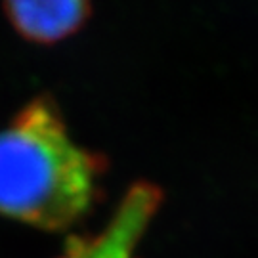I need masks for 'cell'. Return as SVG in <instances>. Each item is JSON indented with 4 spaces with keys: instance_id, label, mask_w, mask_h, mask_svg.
<instances>
[{
    "instance_id": "1",
    "label": "cell",
    "mask_w": 258,
    "mask_h": 258,
    "mask_svg": "<svg viewBox=\"0 0 258 258\" xmlns=\"http://www.w3.org/2000/svg\"><path fill=\"white\" fill-rule=\"evenodd\" d=\"M105 159L79 146L52 100L25 105L0 130V214L65 230L94 205Z\"/></svg>"
},
{
    "instance_id": "2",
    "label": "cell",
    "mask_w": 258,
    "mask_h": 258,
    "mask_svg": "<svg viewBox=\"0 0 258 258\" xmlns=\"http://www.w3.org/2000/svg\"><path fill=\"white\" fill-rule=\"evenodd\" d=\"M161 189L148 182L132 185L102 230L71 237L59 258H138L136 250L161 207Z\"/></svg>"
},
{
    "instance_id": "3",
    "label": "cell",
    "mask_w": 258,
    "mask_h": 258,
    "mask_svg": "<svg viewBox=\"0 0 258 258\" xmlns=\"http://www.w3.org/2000/svg\"><path fill=\"white\" fill-rule=\"evenodd\" d=\"M4 10L21 37L52 44L81 29L90 0H4Z\"/></svg>"
}]
</instances>
